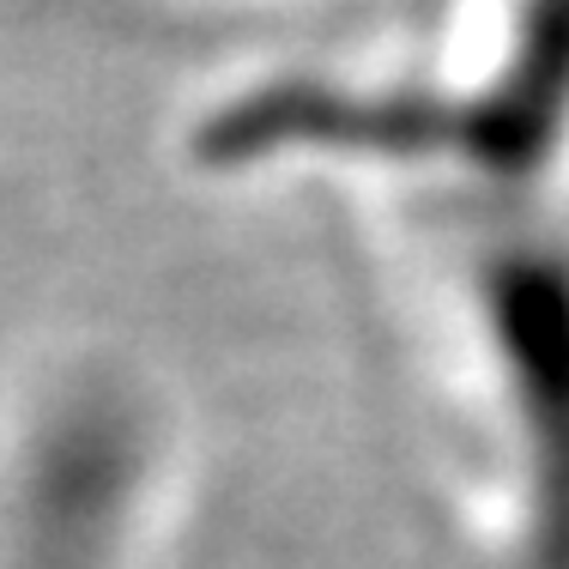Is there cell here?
<instances>
[{
    "label": "cell",
    "mask_w": 569,
    "mask_h": 569,
    "mask_svg": "<svg viewBox=\"0 0 569 569\" xmlns=\"http://www.w3.org/2000/svg\"><path fill=\"white\" fill-rule=\"evenodd\" d=\"M146 437L116 395H67L49 406L19 467V551L31 569H98L140 497Z\"/></svg>",
    "instance_id": "1"
}]
</instances>
